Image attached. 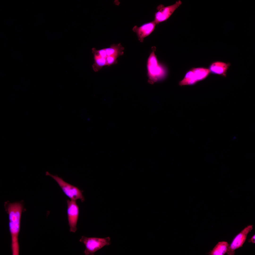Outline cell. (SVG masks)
<instances>
[{
  "label": "cell",
  "mask_w": 255,
  "mask_h": 255,
  "mask_svg": "<svg viewBox=\"0 0 255 255\" xmlns=\"http://www.w3.org/2000/svg\"><path fill=\"white\" fill-rule=\"evenodd\" d=\"M5 210L8 215L9 227L11 238V249L13 255L19 254L18 236L20 229L21 219L24 211L23 201L4 203Z\"/></svg>",
  "instance_id": "cell-1"
},
{
  "label": "cell",
  "mask_w": 255,
  "mask_h": 255,
  "mask_svg": "<svg viewBox=\"0 0 255 255\" xmlns=\"http://www.w3.org/2000/svg\"><path fill=\"white\" fill-rule=\"evenodd\" d=\"M156 49L155 46L152 47V51L147 61L148 81L151 84L164 79L167 74L166 67L158 61L155 54Z\"/></svg>",
  "instance_id": "cell-2"
},
{
  "label": "cell",
  "mask_w": 255,
  "mask_h": 255,
  "mask_svg": "<svg viewBox=\"0 0 255 255\" xmlns=\"http://www.w3.org/2000/svg\"><path fill=\"white\" fill-rule=\"evenodd\" d=\"M79 241L84 244L85 249L84 253L85 255H94L97 251L105 246L111 244L110 238L109 237L104 238L96 237H88L84 236H82Z\"/></svg>",
  "instance_id": "cell-3"
},
{
  "label": "cell",
  "mask_w": 255,
  "mask_h": 255,
  "mask_svg": "<svg viewBox=\"0 0 255 255\" xmlns=\"http://www.w3.org/2000/svg\"><path fill=\"white\" fill-rule=\"evenodd\" d=\"M46 174L51 177L56 182L65 194L70 200H76L80 199L82 202L85 201L82 191L77 187L67 183L57 175H54L47 171Z\"/></svg>",
  "instance_id": "cell-4"
},
{
  "label": "cell",
  "mask_w": 255,
  "mask_h": 255,
  "mask_svg": "<svg viewBox=\"0 0 255 255\" xmlns=\"http://www.w3.org/2000/svg\"><path fill=\"white\" fill-rule=\"evenodd\" d=\"M182 1L178 0L174 4L165 6L161 4L157 7V11L155 13L154 21L157 25L167 20L175 11L181 4Z\"/></svg>",
  "instance_id": "cell-5"
},
{
  "label": "cell",
  "mask_w": 255,
  "mask_h": 255,
  "mask_svg": "<svg viewBox=\"0 0 255 255\" xmlns=\"http://www.w3.org/2000/svg\"><path fill=\"white\" fill-rule=\"evenodd\" d=\"M67 201V215L70 231L75 233L77 230L76 226L79 214V207L76 200H68Z\"/></svg>",
  "instance_id": "cell-6"
},
{
  "label": "cell",
  "mask_w": 255,
  "mask_h": 255,
  "mask_svg": "<svg viewBox=\"0 0 255 255\" xmlns=\"http://www.w3.org/2000/svg\"><path fill=\"white\" fill-rule=\"evenodd\" d=\"M253 228L252 225H248L235 237L228 248L227 252L228 255H234L235 250L242 246L248 234L251 231Z\"/></svg>",
  "instance_id": "cell-7"
},
{
  "label": "cell",
  "mask_w": 255,
  "mask_h": 255,
  "mask_svg": "<svg viewBox=\"0 0 255 255\" xmlns=\"http://www.w3.org/2000/svg\"><path fill=\"white\" fill-rule=\"evenodd\" d=\"M106 54L105 58L111 65L118 63L117 58L124 54V48L120 43L113 44L109 47L105 48Z\"/></svg>",
  "instance_id": "cell-8"
},
{
  "label": "cell",
  "mask_w": 255,
  "mask_h": 255,
  "mask_svg": "<svg viewBox=\"0 0 255 255\" xmlns=\"http://www.w3.org/2000/svg\"><path fill=\"white\" fill-rule=\"evenodd\" d=\"M156 25L153 20L144 23L140 27L135 26L133 27L132 30L136 33L138 40L140 42H142L144 38L153 31Z\"/></svg>",
  "instance_id": "cell-9"
},
{
  "label": "cell",
  "mask_w": 255,
  "mask_h": 255,
  "mask_svg": "<svg viewBox=\"0 0 255 255\" xmlns=\"http://www.w3.org/2000/svg\"><path fill=\"white\" fill-rule=\"evenodd\" d=\"M229 63L219 61L212 62L209 66L210 72L213 74L225 77L230 66Z\"/></svg>",
  "instance_id": "cell-10"
},
{
  "label": "cell",
  "mask_w": 255,
  "mask_h": 255,
  "mask_svg": "<svg viewBox=\"0 0 255 255\" xmlns=\"http://www.w3.org/2000/svg\"><path fill=\"white\" fill-rule=\"evenodd\" d=\"M230 245L225 241L219 242L209 253L210 255H223L227 253Z\"/></svg>",
  "instance_id": "cell-11"
},
{
  "label": "cell",
  "mask_w": 255,
  "mask_h": 255,
  "mask_svg": "<svg viewBox=\"0 0 255 255\" xmlns=\"http://www.w3.org/2000/svg\"><path fill=\"white\" fill-rule=\"evenodd\" d=\"M198 82L196 77L192 68L186 73L183 79L179 82L180 85H192Z\"/></svg>",
  "instance_id": "cell-12"
},
{
  "label": "cell",
  "mask_w": 255,
  "mask_h": 255,
  "mask_svg": "<svg viewBox=\"0 0 255 255\" xmlns=\"http://www.w3.org/2000/svg\"><path fill=\"white\" fill-rule=\"evenodd\" d=\"M191 68L198 82L206 78L210 73L208 69L204 67H200Z\"/></svg>",
  "instance_id": "cell-13"
},
{
  "label": "cell",
  "mask_w": 255,
  "mask_h": 255,
  "mask_svg": "<svg viewBox=\"0 0 255 255\" xmlns=\"http://www.w3.org/2000/svg\"><path fill=\"white\" fill-rule=\"evenodd\" d=\"M255 235L254 234L251 238L249 239L248 241V242H252L253 243H255Z\"/></svg>",
  "instance_id": "cell-14"
}]
</instances>
